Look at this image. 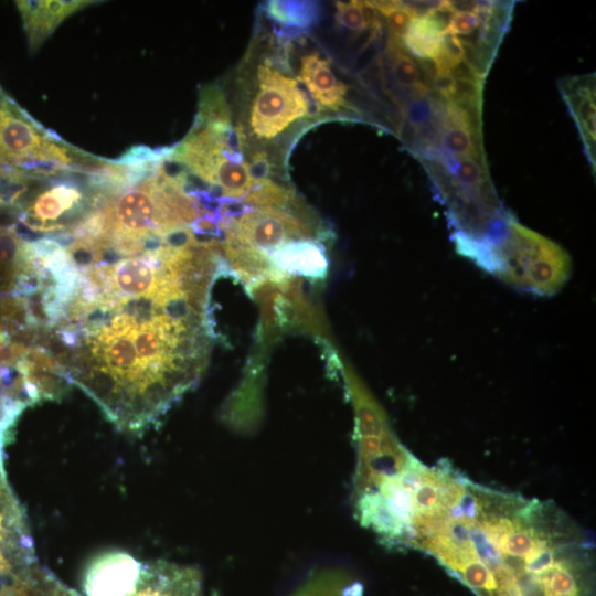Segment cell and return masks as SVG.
<instances>
[{
    "mask_svg": "<svg viewBox=\"0 0 596 596\" xmlns=\"http://www.w3.org/2000/svg\"><path fill=\"white\" fill-rule=\"evenodd\" d=\"M443 34L425 15L412 20L402 42L417 60L435 58L441 49Z\"/></svg>",
    "mask_w": 596,
    "mask_h": 596,
    "instance_id": "cell-12",
    "label": "cell"
},
{
    "mask_svg": "<svg viewBox=\"0 0 596 596\" xmlns=\"http://www.w3.org/2000/svg\"><path fill=\"white\" fill-rule=\"evenodd\" d=\"M385 53L390 63V73L395 84L402 88H407L412 92L413 97L419 98L417 86L427 84L422 77L419 65L407 53L402 40L390 35Z\"/></svg>",
    "mask_w": 596,
    "mask_h": 596,
    "instance_id": "cell-11",
    "label": "cell"
},
{
    "mask_svg": "<svg viewBox=\"0 0 596 596\" xmlns=\"http://www.w3.org/2000/svg\"><path fill=\"white\" fill-rule=\"evenodd\" d=\"M435 115L436 102L429 97V94L412 100L405 110L407 123L417 129L430 124Z\"/></svg>",
    "mask_w": 596,
    "mask_h": 596,
    "instance_id": "cell-18",
    "label": "cell"
},
{
    "mask_svg": "<svg viewBox=\"0 0 596 596\" xmlns=\"http://www.w3.org/2000/svg\"><path fill=\"white\" fill-rule=\"evenodd\" d=\"M246 136L231 123H194L188 136L172 147L168 160L181 164L219 190L222 198L246 196L257 184L244 158Z\"/></svg>",
    "mask_w": 596,
    "mask_h": 596,
    "instance_id": "cell-3",
    "label": "cell"
},
{
    "mask_svg": "<svg viewBox=\"0 0 596 596\" xmlns=\"http://www.w3.org/2000/svg\"><path fill=\"white\" fill-rule=\"evenodd\" d=\"M311 104L299 82L283 73L272 61L259 64L255 93L248 111L249 134L259 141L279 137L299 119L309 116Z\"/></svg>",
    "mask_w": 596,
    "mask_h": 596,
    "instance_id": "cell-4",
    "label": "cell"
},
{
    "mask_svg": "<svg viewBox=\"0 0 596 596\" xmlns=\"http://www.w3.org/2000/svg\"><path fill=\"white\" fill-rule=\"evenodd\" d=\"M30 596H79L58 582L49 571L40 578Z\"/></svg>",
    "mask_w": 596,
    "mask_h": 596,
    "instance_id": "cell-19",
    "label": "cell"
},
{
    "mask_svg": "<svg viewBox=\"0 0 596 596\" xmlns=\"http://www.w3.org/2000/svg\"><path fill=\"white\" fill-rule=\"evenodd\" d=\"M226 245L241 246L268 256L279 246L312 237L311 230L281 209L245 207L236 216L221 221Z\"/></svg>",
    "mask_w": 596,
    "mask_h": 596,
    "instance_id": "cell-5",
    "label": "cell"
},
{
    "mask_svg": "<svg viewBox=\"0 0 596 596\" xmlns=\"http://www.w3.org/2000/svg\"><path fill=\"white\" fill-rule=\"evenodd\" d=\"M377 13L384 17L390 35L403 40L416 13L404 1H370Z\"/></svg>",
    "mask_w": 596,
    "mask_h": 596,
    "instance_id": "cell-17",
    "label": "cell"
},
{
    "mask_svg": "<svg viewBox=\"0 0 596 596\" xmlns=\"http://www.w3.org/2000/svg\"><path fill=\"white\" fill-rule=\"evenodd\" d=\"M268 260L280 275L287 273L312 279L324 278L329 265L323 246L310 238L279 246L268 254Z\"/></svg>",
    "mask_w": 596,
    "mask_h": 596,
    "instance_id": "cell-10",
    "label": "cell"
},
{
    "mask_svg": "<svg viewBox=\"0 0 596 596\" xmlns=\"http://www.w3.org/2000/svg\"><path fill=\"white\" fill-rule=\"evenodd\" d=\"M334 20L342 29L354 33L382 28L380 14L370 1H336Z\"/></svg>",
    "mask_w": 596,
    "mask_h": 596,
    "instance_id": "cell-14",
    "label": "cell"
},
{
    "mask_svg": "<svg viewBox=\"0 0 596 596\" xmlns=\"http://www.w3.org/2000/svg\"><path fill=\"white\" fill-rule=\"evenodd\" d=\"M295 200L294 193L270 179L260 181L246 196L243 198L245 204H253L256 207H274L288 205Z\"/></svg>",
    "mask_w": 596,
    "mask_h": 596,
    "instance_id": "cell-16",
    "label": "cell"
},
{
    "mask_svg": "<svg viewBox=\"0 0 596 596\" xmlns=\"http://www.w3.org/2000/svg\"><path fill=\"white\" fill-rule=\"evenodd\" d=\"M459 254L510 286L539 296L556 294L567 281L571 259L556 243L513 217L504 238L494 244L454 235Z\"/></svg>",
    "mask_w": 596,
    "mask_h": 596,
    "instance_id": "cell-1",
    "label": "cell"
},
{
    "mask_svg": "<svg viewBox=\"0 0 596 596\" xmlns=\"http://www.w3.org/2000/svg\"><path fill=\"white\" fill-rule=\"evenodd\" d=\"M481 21L477 14L473 13H455L449 28L447 30L448 34L451 35H462L472 34L475 30L480 26Z\"/></svg>",
    "mask_w": 596,
    "mask_h": 596,
    "instance_id": "cell-20",
    "label": "cell"
},
{
    "mask_svg": "<svg viewBox=\"0 0 596 596\" xmlns=\"http://www.w3.org/2000/svg\"><path fill=\"white\" fill-rule=\"evenodd\" d=\"M23 21L29 47L36 51L56 28L76 11L84 9L95 1L57 0V1H15Z\"/></svg>",
    "mask_w": 596,
    "mask_h": 596,
    "instance_id": "cell-9",
    "label": "cell"
},
{
    "mask_svg": "<svg viewBox=\"0 0 596 596\" xmlns=\"http://www.w3.org/2000/svg\"><path fill=\"white\" fill-rule=\"evenodd\" d=\"M143 563L124 551H110L87 566L84 596H127L136 587Z\"/></svg>",
    "mask_w": 596,
    "mask_h": 596,
    "instance_id": "cell-6",
    "label": "cell"
},
{
    "mask_svg": "<svg viewBox=\"0 0 596 596\" xmlns=\"http://www.w3.org/2000/svg\"><path fill=\"white\" fill-rule=\"evenodd\" d=\"M432 86L434 92H436L439 97L445 100H449L456 88V79L450 73L437 74L432 81Z\"/></svg>",
    "mask_w": 596,
    "mask_h": 596,
    "instance_id": "cell-21",
    "label": "cell"
},
{
    "mask_svg": "<svg viewBox=\"0 0 596 596\" xmlns=\"http://www.w3.org/2000/svg\"><path fill=\"white\" fill-rule=\"evenodd\" d=\"M127 596H201V575L192 566L147 562L136 587Z\"/></svg>",
    "mask_w": 596,
    "mask_h": 596,
    "instance_id": "cell-7",
    "label": "cell"
},
{
    "mask_svg": "<svg viewBox=\"0 0 596 596\" xmlns=\"http://www.w3.org/2000/svg\"><path fill=\"white\" fill-rule=\"evenodd\" d=\"M439 129V142L441 150L456 158H470L483 161L480 137L468 128L443 123L437 124Z\"/></svg>",
    "mask_w": 596,
    "mask_h": 596,
    "instance_id": "cell-13",
    "label": "cell"
},
{
    "mask_svg": "<svg viewBox=\"0 0 596 596\" xmlns=\"http://www.w3.org/2000/svg\"><path fill=\"white\" fill-rule=\"evenodd\" d=\"M266 10L273 20L300 28L308 26L316 18V7L307 2L269 1Z\"/></svg>",
    "mask_w": 596,
    "mask_h": 596,
    "instance_id": "cell-15",
    "label": "cell"
},
{
    "mask_svg": "<svg viewBox=\"0 0 596 596\" xmlns=\"http://www.w3.org/2000/svg\"><path fill=\"white\" fill-rule=\"evenodd\" d=\"M82 152L45 129L0 86V179L50 180L72 173Z\"/></svg>",
    "mask_w": 596,
    "mask_h": 596,
    "instance_id": "cell-2",
    "label": "cell"
},
{
    "mask_svg": "<svg viewBox=\"0 0 596 596\" xmlns=\"http://www.w3.org/2000/svg\"><path fill=\"white\" fill-rule=\"evenodd\" d=\"M297 81L307 88L318 110L339 111L347 107L348 86L337 77L330 61L319 52L301 57Z\"/></svg>",
    "mask_w": 596,
    "mask_h": 596,
    "instance_id": "cell-8",
    "label": "cell"
},
{
    "mask_svg": "<svg viewBox=\"0 0 596 596\" xmlns=\"http://www.w3.org/2000/svg\"><path fill=\"white\" fill-rule=\"evenodd\" d=\"M343 596H355L354 592L348 590Z\"/></svg>",
    "mask_w": 596,
    "mask_h": 596,
    "instance_id": "cell-22",
    "label": "cell"
}]
</instances>
